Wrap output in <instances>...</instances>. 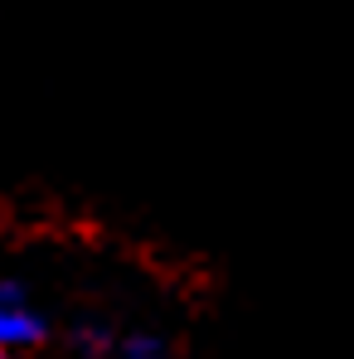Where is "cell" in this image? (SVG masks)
I'll return each mask as SVG.
<instances>
[{
	"mask_svg": "<svg viewBox=\"0 0 354 359\" xmlns=\"http://www.w3.org/2000/svg\"><path fill=\"white\" fill-rule=\"evenodd\" d=\"M107 345H112V340H107V330H102V325H83V330H78V350H88V355H102Z\"/></svg>",
	"mask_w": 354,
	"mask_h": 359,
	"instance_id": "3957f363",
	"label": "cell"
},
{
	"mask_svg": "<svg viewBox=\"0 0 354 359\" xmlns=\"http://www.w3.org/2000/svg\"><path fill=\"white\" fill-rule=\"evenodd\" d=\"M39 340H44L39 311L29 306V297H25L20 287L0 282V359L20 355V350H29V345H39Z\"/></svg>",
	"mask_w": 354,
	"mask_h": 359,
	"instance_id": "6da1fadb",
	"label": "cell"
},
{
	"mask_svg": "<svg viewBox=\"0 0 354 359\" xmlns=\"http://www.w3.org/2000/svg\"><path fill=\"white\" fill-rule=\"evenodd\" d=\"M117 359H170V350H165V340H161V335L136 330V335H126V340L117 345Z\"/></svg>",
	"mask_w": 354,
	"mask_h": 359,
	"instance_id": "7a4b0ae2",
	"label": "cell"
}]
</instances>
